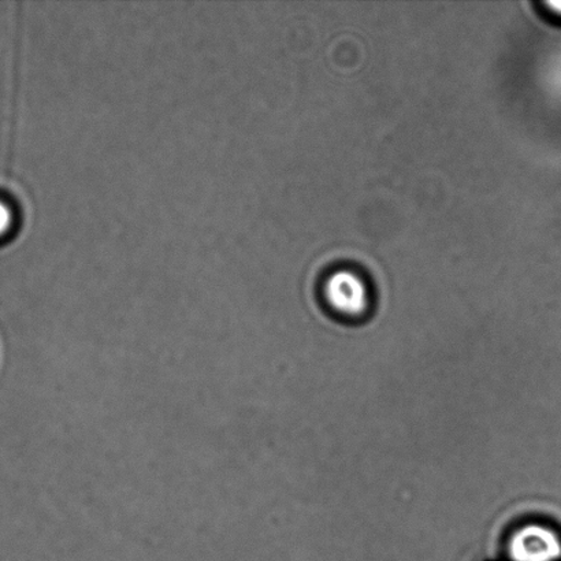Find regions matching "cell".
<instances>
[{
  "instance_id": "1",
  "label": "cell",
  "mask_w": 561,
  "mask_h": 561,
  "mask_svg": "<svg viewBox=\"0 0 561 561\" xmlns=\"http://www.w3.org/2000/svg\"><path fill=\"white\" fill-rule=\"evenodd\" d=\"M510 554L514 561H557L561 558V541L546 526H527L511 540Z\"/></svg>"
},
{
  "instance_id": "2",
  "label": "cell",
  "mask_w": 561,
  "mask_h": 561,
  "mask_svg": "<svg viewBox=\"0 0 561 561\" xmlns=\"http://www.w3.org/2000/svg\"><path fill=\"white\" fill-rule=\"evenodd\" d=\"M327 297L334 310L345 316H360L367 308L366 286L359 277L350 272L335 273L328 280Z\"/></svg>"
},
{
  "instance_id": "3",
  "label": "cell",
  "mask_w": 561,
  "mask_h": 561,
  "mask_svg": "<svg viewBox=\"0 0 561 561\" xmlns=\"http://www.w3.org/2000/svg\"><path fill=\"white\" fill-rule=\"evenodd\" d=\"M11 225H13V211L0 201V238L9 232Z\"/></svg>"
},
{
  "instance_id": "4",
  "label": "cell",
  "mask_w": 561,
  "mask_h": 561,
  "mask_svg": "<svg viewBox=\"0 0 561 561\" xmlns=\"http://www.w3.org/2000/svg\"><path fill=\"white\" fill-rule=\"evenodd\" d=\"M548 8L552 9L554 13L561 15V2H548Z\"/></svg>"
}]
</instances>
